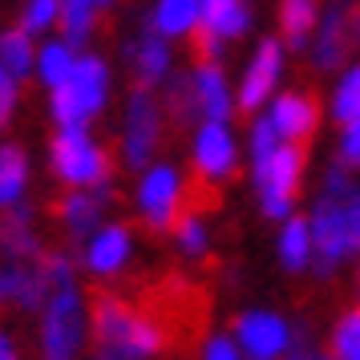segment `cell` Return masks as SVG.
Masks as SVG:
<instances>
[{
	"mask_svg": "<svg viewBox=\"0 0 360 360\" xmlns=\"http://www.w3.org/2000/svg\"><path fill=\"white\" fill-rule=\"evenodd\" d=\"M61 13V0H29V8H25V33H41V29H49L53 20Z\"/></svg>",
	"mask_w": 360,
	"mask_h": 360,
	"instance_id": "cell-30",
	"label": "cell"
},
{
	"mask_svg": "<svg viewBox=\"0 0 360 360\" xmlns=\"http://www.w3.org/2000/svg\"><path fill=\"white\" fill-rule=\"evenodd\" d=\"M271 122L283 138H295V142H308V134L316 130V105L300 94H283L271 110Z\"/></svg>",
	"mask_w": 360,
	"mask_h": 360,
	"instance_id": "cell-15",
	"label": "cell"
},
{
	"mask_svg": "<svg viewBox=\"0 0 360 360\" xmlns=\"http://www.w3.org/2000/svg\"><path fill=\"white\" fill-rule=\"evenodd\" d=\"M344 207H348V198L324 195L320 202H316V214H311V255H316V267H320L324 276L344 259V255H348V223H344Z\"/></svg>",
	"mask_w": 360,
	"mask_h": 360,
	"instance_id": "cell-6",
	"label": "cell"
},
{
	"mask_svg": "<svg viewBox=\"0 0 360 360\" xmlns=\"http://www.w3.org/2000/svg\"><path fill=\"white\" fill-rule=\"evenodd\" d=\"M179 174L170 166H154L146 179H142V191H138V202H142V214L154 231L174 227V207H179Z\"/></svg>",
	"mask_w": 360,
	"mask_h": 360,
	"instance_id": "cell-9",
	"label": "cell"
},
{
	"mask_svg": "<svg viewBox=\"0 0 360 360\" xmlns=\"http://www.w3.org/2000/svg\"><path fill=\"white\" fill-rule=\"evenodd\" d=\"M101 202H105V191H98V195H69L65 202H61V214H65L69 231H73V235H85V231L98 223Z\"/></svg>",
	"mask_w": 360,
	"mask_h": 360,
	"instance_id": "cell-23",
	"label": "cell"
},
{
	"mask_svg": "<svg viewBox=\"0 0 360 360\" xmlns=\"http://www.w3.org/2000/svg\"><path fill=\"white\" fill-rule=\"evenodd\" d=\"M332 110H336V117H340L344 126L360 117V65L340 82V89H336V105H332Z\"/></svg>",
	"mask_w": 360,
	"mask_h": 360,
	"instance_id": "cell-28",
	"label": "cell"
},
{
	"mask_svg": "<svg viewBox=\"0 0 360 360\" xmlns=\"http://www.w3.org/2000/svg\"><path fill=\"white\" fill-rule=\"evenodd\" d=\"M154 146H158V105L150 98V85H138L126 105V162L142 166Z\"/></svg>",
	"mask_w": 360,
	"mask_h": 360,
	"instance_id": "cell-7",
	"label": "cell"
},
{
	"mask_svg": "<svg viewBox=\"0 0 360 360\" xmlns=\"http://www.w3.org/2000/svg\"><path fill=\"white\" fill-rule=\"evenodd\" d=\"M0 61L13 77H25L33 69V49H29V33L25 29H8L0 37Z\"/></svg>",
	"mask_w": 360,
	"mask_h": 360,
	"instance_id": "cell-24",
	"label": "cell"
},
{
	"mask_svg": "<svg viewBox=\"0 0 360 360\" xmlns=\"http://www.w3.org/2000/svg\"><path fill=\"white\" fill-rule=\"evenodd\" d=\"M110 73L98 57H73V69L61 85H53V114L61 126H85V117H94L105 101Z\"/></svg>",
	"mask_w": 360,
	"mask_h": 360,
	"instance_id": "cell-2",
	"label": "cell"
},
{
	"mask_svg": "<svg viewBox=\"0 0 360 360\" xmlns=\"http://www.w3.org/2000/svg\"><path fill=\"white\" fill-rule=\"evenodd\" d=\"M207 356H211V360H235V356H239V348H235L231 340H211V344H207Z\"/></svg>",
	"mask_w": 360,
	"mask_h": 360,
	"instance_id": "cell-35",
	"label": "cell"
},
{
	"mask_svg": "<svg viewBox=\"0 0 360 360\" xmlns=\"http://www.w3.org/2000/svg\"><path fill=\"white\" fill-rule=\"evenodd\" d=\"M195 166L207 179H227L235 166V142L227 134V122H207L195 138Z\"/></svg>",
	"mask_w": 360,
	"mask_h": 360,
	"instance_id": "cell-11",
	"label": "cell"
},
{
	"mask_svg": "<svg viewBox=\"0 0 360 360\" xmlns=\"http://www.w3.org/2000/svg\"><path fill=\"white\" fill-rule=\"evenodd\" d=\"M344 223H348V247L360 251V195L348 198V207H344Z\"/></svg>",
	"mask_w": 360,
	"mask_h": 360,
	"instance_id": "cell-33",
	"label": "cell"
},
{
	"mask_svg": "<svg viewBox=\"0 0 360 360\" xmlns=\"http://www.w3.org/2000/svg\"><path fill=\"white\" fill-rule=\"evenodd\" d=\"M174 227H179V243L186 255H202L207 251V231H202V223H198L195 214H182Z\"/></svg>",
	"mask_w": 360,
	"mask_h": 360,
	"instance_id": "cell-31",
	"label": "cell"
},
{
	"mask_svg": "<svg viewBox=\"0 0 360 360\" xmlns=\"http://www.w3.org/2000/svg\"><path fill=\"white\" fill-rule=\"evenodd\" d=\"M41 77H45V85H61L69 77V69H73V49H69L65 41H53V45H45L41 49Z\"/></svg>",
	"mask_w": 360,
	"mask_h": 360,
	"instance_id": "cell-26",
	"label": "cell"
},
{
	"mask_svg": "<svg viewBox=\"0 0 360 360\" xmlns=\"http://www.w3.org/2000/svg\"><path fill=\"white\" fill-rule=\"evenodd\" d=\"M344 162H352V166H360V117L356 122H348V134H344Z\"/></svg>",
	"mask_w": 360,
	"mask_h": 360,
	"instance_id": "cell-34",
	"label": "cell"
},
{
	"mask_svg": "<svg viewBox=\"0 0 360 360\" xmlns=\"http://www.w3.org/2000/svg\"><path fill=\"white\" fill-rule=\"evenodd\" d=\"M332 352L340 360H360V308L348 311L340 324H336V336H332Z\"/></svg>",
	"mask_w": 360,
	"mask_h": 360,
	"instance_id": "cell-27",
	"label": "cell"
},
{
	"mask_svg": "<svg viewBox=\"0 0 360 360\" xmlns=\"http://www.w3.org/2000/svg\"><path fill=\"white\" fill-rule=\"evenodd\" d=\"M300 170H304V146H288V142H279L267 158L255 162V186L263 195V214L288 219L292 195L300 186Z\"/></svg>",
	"mask_w": 360,
	"mask_h": 360,
	"instance_id": "cell-3",
	"label": "cell"
},
{
	"mask_svg": "<svg viewBox=\"0 0 360 360\" xmlns=\"http://www.w3.org/2000/svg\"><path fill=\"white\" fill-rule=\"evenodd\" d=\"M13 356V340H8V336H0V360H8Z\"/></svg>",
	"mask_w": 360,
	"mask_h": 360,
	"instance_id": "cell-36",
	"label": "cell"
},
{
	"mask_svg": "<svg viewBox=\"0 0 360 360\" xmlns=\"http://www.w3.org/2000/svg\"><path fill=\"white\" fill-rule=\"evenodd\" d=\"M191 98H195V110L207 117V122H227V114H231L227 82H223V73L214 65L202 61V69L191 77Z\"/></svg>",
	"mask_w": 360,
	"mask_h": 360,
	"instance_id": "cell-12",
	"label": "cell"
},
{
	"mask_svg": "<svg viewBox=\"0 0 360 360\" xmlns=\"http://www.w3.org/2000/svg\"><path fill=\"white\" fill-rule=\"evenodd\" d=\"M94 4H110V0H94Z\"/></svg>",
	"mask_w": 360,
	"mask_h": 360,
	"instance_id": "cell-38",
	"label": "cell"
},
{
	"mask_svg": "<svg viewBox=\"0 0 360 360\" xmlns=\"http://www.w3.org/2000/svg\"><path fill=\"white\" fill-rule=\"evenodd\" d=\"M61 25H65V45L69 49H77L89 33V25H94V0H61Z\"/></svg>",
	"mask_w": 360,
	"mask_h": 360,
	"instance_id": "cell-25",
	"label": "cell"
},
{
	"mask_svg": "<svg viewBox=\"0 0 360 360\" xmlns=\"http://www.w3.org/2000/svg\"><path fill=\"white\" fill-rule=\"evenodd\" d=\"M279 259H283L288 271L308 267V259H311V227L304 223V219H288L283 239H279Z\"/></svg>",
	"mask_w": 360,
	"mask_h": 360,
	"instance_id": "cell-20",
	"label": "cell"
},
{
	"mask_svg": "<svg viewBox=\"0 0 360 360\" xmlns=\"http://www.w3.org/2000/svg\"><path fill=\"white\" fill-rule=\"evenodd\" d=\"M0 243H4V251H8L13 259H33L37 239H33V231H29V211H25V207H17V211L4 219Z\"/></svg>",
	"mask_w": 360,
	"mask_h": 360,
	"instance_id": "cell-21",
	"label": "cell"
},
{
	"mask_svg": "<svg viewBox=\"0 0 360 360\" xmlns=\"http://www.w3.org/2000/svg\"><path fill=\"white\" fill-rule=\"evenodd\" d=\"M198 25V0H162L154 13V29L158 33H186Z\"/></svg>",
	"mask_w": 360,
	"mask_h": 360,
	"instance_id": "cell-22",
	"label": "cell"
},
{
	"mask_svg": "<svg viewBox=\"0 0 360 360\" xmlns=\"http://www.w3.org/2000/svg\"><path fill=\"white\" fill-rule=\"evenodd\" d=\"M279 142H283V134L276 130V122H271V117H263V122H255V126H251V158H255V162H259V158H267Z\"/></svg>",
	"mask_w": 360,
	"mask_h": 360,
	"instance_id": "cell-29",
	"label": "cell"
},
{
	"mask_svg": "<svg viewBox=\"0 0 360 360\" xmlns=\"http://www.w3.org/2000/svg\"><path fill=\"white\" fill-rule=\"evenodd\" d=\"M352 45V20L344 13V4H332V13L320 25V45H316V65L336 69L344 61V53Z\"/></svg>",
	"mask_w": 360,
	"mask_h": 360,
	"instance_id": "cell-13",
	"label": "cell"
},
{
	"mask_svg": "<svg viewBox=\"0 0 360 360\" xmlns=\"http://www.w3.org/2000/svg\"><path fill=\"white\" fill-rule=\"evenodd\" d=\"M0 300H4V276H0Z\"/></svg>",
	"mask_w": 360,
	"mask_h": 360,
	"instance_id": "cell-37",
	"label": "cell"
},
{
	"mask_svg": "<svg viewBox=\"0 0 360 360\" xmlns=\"http://www.w3.org/2000/svg\"><path fill=\"white\" fill-rule=\"evenodd\" d=\"M279 69H283L279 41H263L259 53H255V61H251V69H247V77H243V89H239V110L243 114H255L263 101H267V94L279 82Z\"/></svg>",
	"mask_w": 360,
	"mask_h": 360,
	"instance_id": "cell-10",
	"label": "cell"
},
{
	"mask_svg": "<svg viewBox=\"0 0 360 360\" xmlns=\"http://www.w3.org/2000/svg\"><path fill=\"white\" fill-rule=\"evenodd\" d=\"M53 170L73 186H89L105 179V158L82 126H61V134L53 138Z\"/></svg>",
	"mask_w": 360,
	"mask_h": 360,
	"instance_id": "cell-5",
	"label": "cell"
},
{
	"mask_svg": "<svg viewBox=\"0 0 360 360\" xmlns=\"http://www.w3.org/2000/svg\"><path fill=\"white\" fill-rule=\"evenodd\" d=\"M130 57H134V69H138L142 85H158V77H166L170 53H166V45L158 41V29H146V33L138 37L130 45Z\"/></svg>",
	"mask_w": 360,
	"mask_h": 360,
	"instance_id": "cell-17",
	"label": "cell"
},
{
	"mask_svg": "<svg viewBox=\"0 0 360 360\" xmlns=\"http://www.w3.org/2000/svg\"><path fill=\"white\" fill-rule=\"evenodd\" d=\"M29 182V162L17 146H0V207H13Z\"/></svg>",
	"mask_w": 360,
	"mask_h": 360,
	"instance_id": "cell-19",
	"label": "cell"
},
{
	"mask_svg": "<svg viewBox=\"0 0 360 360\" xmlns=\"http://www.w3.org/2000/svg\"><path fill=\"white\" fill-rule=\"evenodd\" d=\"M13 105H17V85H13V73L4 69V61H0V126H8Z\"/></svg>",
	"mask_w": 360,
	"mask_h": 360,
	"instance_id": "cell-32",
	"label": "cell"
},
{
	"mask_svg": "<svg viewBox=\"0 0 360 360\" xmlns=\"http://www.w3.org/2000/svg\"><path fill=\"white\" fill-rule=\"evenodd\" d=\"M235 336H239V348H243L247 356H259V360L279 356L292 344L288 324L279 316H271V311H247V316H239Z\"/></svg>",
	"mask_w": 360,
	"mask_h": 360,
	"instance_id": "cell-8",
	"label": "cell"
},
{
	"mask_svg": "<svg viewBox=\"0 0 360 360\" xmlns=\"http://www.w3.org/2000/svg\"><path fill=\"white\" fill-rule=\"evenodd\" d=\"M198 25L219 37H239L251 25L243 0H198Z\"/></svg>",
	"mask_w": 360,
	"mask_h": 360,
	"instance_id": "cell-16",
	"label": "cell"
},
{
	"mask_svg": "<svg viewBox=\"0 0 360 360\" xmlns=\"http://www.w3.org/2000/svg\"><path fill=\"white\" fill-rule=\"evenodd\" d=\"M85 336V320H82V300L69 288H57L49 295V308H45V328H41V344H45V356L65 360L82 348Z\"/></svg>",
	"mask_w": 360,
	"mask_h": 360,
	"instance_id": "cell-4",
	"label": "cell"
},
{
	"mask_svg": "<svg viewBox=\"0 0 360 360\" xmlns=\"http://www.w3.org/2000/svg\"><path fill=\"white\" fill-rule=\"evenodd\" d=\"M94 340H98L101 356H154L166 344L162 324H154L150 316L130 311L122 300L101 295L94 304Z\"/></svg>",
	"mask_w": 360,
	"mask_h": 360,
	"instance_id": "cell-1",
	"label": "cell"
},
{
	"mask_svg": "<svg viewBox=\"0 0 360 360\" xmlns=\"http://www.w3.org/2000/svg\"><path fill=\"white\" fill-rule=\"evenodd\" d=\"M279 29L292 49L308 45V33L316 29V0H283L279 4Z\"/></svg>",
	"mask_w": 360,
	"mask_h": 360,
	"instance_id": "cell-18",
	"label": "cell"
},
{
	"mask_svg": "<svg viewBox=\"0 0 360 360\" xmlns=\"http://www.w3.org/2000/svg\"><path fill=\"white\" fill-rule=\"evenodd\" d=\"M126 255H130V231L126 227H105V231H98V235L89 239L85 263H89V271L110 276V271H117V267L126 263Z\"/></svg>",
	"mask_w": 360,
	"mask_h": 360,
	"instance_id": "cell-14",
	"label": "cell"
}]
</instances>
